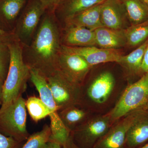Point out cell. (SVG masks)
<instances>
[{
	"instance_id": "obj_38",
	"label": "cell",
	"mask_w": 148,
	"mask_h": 148,
	"mask_svg": "<svg viewBox=\"0 0 148 148\" xmlns=\"http://www.w3.org/2000/svg\"><path fill=\"white\" fill-rule=\"evenodd\" d=\"M66 148V147H62V148Z\"/></svg>"
},
{
	"instance_id": "obj_12",
	"label": "cell",
	"mask_w": 148,
	"mask_h": 148,
	"mask_svg": "<svg viewBox=\"0 0 148 148\" xmlns=\"http://www.w3.org/2000/svg\"><path fill=\"white\" fill-rule=\"evenodd\" d=\"M66 50L81 56L91 67L103 63L115 62L123 55L120 49H109L96 46L71 47L63 46Z\"/></svg>"
},
{
	"instance_id": "obj_25",
	"label": "cell",
	"mask_w": 148,
	"mask_h": 148,
	"mask_svg": "<svg viewBox=\"0 0 148 148\" xmlns=\"http://www.w3.org/2000/svg\"><path fill=\"white\" fill-rule=\"evenodd\" d=\"M26 106L30 116L35 122L45 118L53 112L40 98L35 96L28 98L26 101Z\"/></svg>"
},
{
	"instance_id": "obj_22",
	"label": "cell",
	"mask_w": 148,
	"mask_h": 148,
	"mask_svg": "<svg viewBox=\"0 0 148 148\" xmlns=\"http://www.w3.org/2000/svg\"><path fill=\"white\" fill-rule=\"evenodd\" d=\"M49 116L50 121L49 141L56 142L62 147L69 148L71 141V132L61 121L57 111L52 112Z\"/></svg>"
},
{
	"instance_id": "obj_37",
	"label": "cell",
	"mask_w": 148,
	"mask_h": 148,
	"mask_svg": "<svg viewBox=\"0 0 148 148\" xmlns=\"http://www.w3.org/2000/svg\"><path fill=\"white\" fill-rule=\"evenodd\" d=\"M147 110L148 111V104L147 106Z\"/></svg>"
},
{
	"instance_id": "obj_31",
	"label": "cell",
	"mask_w": 148,
	"mask_h": 148,
	"mask_svg": "<svg viewBox=\"0 0 148 148\" xmlns=\"http://www.w3.org/2000/svg\"><path fill=\"white\" fill-rule=\"evenodd\" d=\"M62 146L59 143L53 141H49L43 148H61Z\"/></svg>"
},
{
	"instance_id": "obj_35",
	"label": "cell",
	"mask_w": 148,
	"mask_h": 148,
	"mask_svg": "<svg viewBox=\"0 0 148 148\" xmlns=\"http://www.w3.org/2000/svg\"><path fill=\"white\" fill-rule=\"evenodd\" d=\"M140 148H148V143Z\"/></svg>"
},
{
	"instance_id": "obj_34",
	"label": "cell",
	"mask_w": 148,
	"mask_h": 148,
	"mask_svg": "<svg viewBox=\"0 0 148 148\" xmlns=\"http://www.w3.org/2000/svg\"><path fill=\"white\" fill-rule=\"evenodd\" d=\"M69 148H81L77 146L76 145H75V144L73 143V141H71V144H70V147H69Z\"/></svg>"
},
{
	"instance_id": "obj_16",
	"label": "cell",
	"mask_w": 148,
	"mask_h": 148,
	"mask_svg": "<svg viewBox=\"0 0 148 148\" xmlns=\"http://www.w3.org/2000/svg\"><path fill=\"white\" fill-rule=\"evenodd\" d=\"M148 143V111L138 116L127 130L126 148H140Z\"/></svg>"
},
{
	"instance_id": "obj_4",
	"label": "cell",
	"mask_w": 148,
	"mask_h": 148,
	"mask_svg": "<svg viewBox=\"0 0 148 148\" xmlns=\"http://www.w3.org/2000/svg\"><path fill=\"white\" fill-rule=\"evenodd\" d=\"M26 101L21 96L0 111V132L20 143L30 136L27 130Z\"/></svg>"
},
{
	"instance_id": "obj_15",
	"label": "cell",
	"mask_w": 148,
	"mask_h": 148,
	"mask_svg": "<svg viewBox=\"0 0 148 148\" xmlns=\"http://www.w3.org/2000/svg\"><path fill=\"white\" fill-rule=\"evenodd\" d=\"M106 0H62L54 11V14L61 26L69 20L86 10Z\"/></svg>"
},
{
	"instance_id": "obj_17",
	"label": "cell",
	"mask_w": 148,
	"mask_h": 148,
	"mask_svg": "<svg viewBox=\"0 0 148 148\" xmlns=\"http://www.w3.org/2000/svg\"><path fill=\"white\" fill-rule=\"evenodd\" d=\"M96 46L105 49H120L127 46L125 30L101 27L94 30Z\"/></svg>"
},
{
	"instance_id": "obj_28",
	"label": "cell",
	"mask_w": 148,
	"mask_h": 148,
	"mask_svg": "<svg viewBox=\"0 0 148 148\" xmlns=\"http://www.w3.org/2000/svg\"><path fill=\"white\" fill-rule=\"evenodd\" d=\"M22 143L0 132V148H20Z\"/></svg>"
},
{
	"instance_id": "obj_23",
	"label": "cell",
	"mask_w": 148,
	"mask_h": 148,
	"mask_svg": "<svg viewBox=\"0 0 148 148\" xmlns=\"http://www.w3.org/2000/svg\"><path fill=\"white\" fill-rule=\"evenodd\" d=\"M124 5L131 25L148 20V6L145 0H120Z\"/></svg>"
},
{
	"instance_id": "obj_33",
	"label": "cell",
	"mask_w": 148,
	"mask_h": 148,
	"mask_svg": "<svg viewBox=\"0 0 148 148\" xmlns=\"http://www.w3.org/2000/svg\"><path fill=\"white\" fill-rule=\"evenodd\" d=\"M4 82L0 78V106H1L3 103V86Z\"/></svg>"
},
{
	"instance_id": "obj_32",
	"label": "cell",
	"mask_w": 148,
	"mask_h": 148,
	"mask_svg": "<svg viewBox=\"0 0 148 148\" xmlns=\"http://www.w3.org/2000/svg\"><path fill=\"white\" fill-rule=\"evenodd\" d=\"M12 33H8L4 32L3 30L0 29V40L6 42L7 40H8L11 34Z\"/></svg>"
},
{
	"instance_id": "obj_13",
	"label": "cell",
	"mask_w": 148,
	"mask_h": 148,
	"mask_svg": "<svg viewBox=\"0 0 148 148\" xmlns=\"http://www.w3.org/2000/svg\"><path fill=\"white\" fill-rule=\"evenodd\" d=\"M62 45L71 47L96 46L95 32L85 27L71 24L61 27Z\"/></svg>"
},
{
	"instance_id": "obj_27",
	"label": "cell",
	"mask_w": 148,
	"mask_h": 148,
	"mask_svg": "<svg viewBox=\"0 0 148 148\" xmlns=\"http://www.w3.org/2000/svg\"><path fill=\"white\" fill-rule=\"evenodd\" d=\"M10 51L7 43L0 40V78L4 82L10 64Z\"/></svg>"
},
{
	"instance_id": "obj_19",
	"label": "cell",
	"mask_w": 148,
	"mask_h": 148,
	"mask_svg": "<svg viewBox=\"0 0 148 148\" xmlns=\"http://www.w3.org/2000/svg\"><path fill=\"white\" fill-rule=\"evenodd\" d=\"M90 111L80 104L57 111L58 116L71 132L82 125L91 116Z\"/></svg>"
},
{
	"instance_id": "obj_24",
	"label": "cell",
	"mask_w": 148,
	"mask_h": 148,
	"mask_svg": "<svg viewBox=\"0 0 148 148\" xmlns=\"http://www.w3.org/2000/svg\"><path fill=\"white\" fill-rule=\"evenodd\" d=\"M127 46L131 48L138 47L148 39V20L130 26L125 30Z\"/></svg>"
},
{
	"instance_id": "obj_29",
	"label": "cell",
	"mask_w": 148,
	"mask_h": 148,
	"mask_svg": "<svg viewBox=\"0 0 148 148\" xmlns=\"http://www.w3.org/2000/svg\"><path fill=\"white\" fill-rule=\"evenodd\" d=\"M45 8L46 11L54 12L62 0H39Z\"/></svg>"
},
{
	"instance_id": "obj_3",
	"label": "cell",
	"mask_w": 148,
	"mask_h": 148,
	"mask_svg": "<svg viewBox=\"0 0 148 148\" xmlns=\"http://www.w3.org/2000/svg\"><path fill=\"white\" fill-rule=\"evenodd\" d=\"M148 104V73L127 86L118 101L107 114L113 123L135 111L147 110Z\"/></svg>"
},
{
	"instance_id": "obj_30",
	"label": "cell",
	"mask_w": 148,
	"mask_h": 148,
	"mask_svg": "<svg viewBox=\"0 0 148 148\" xmlns=\"http://www.w3.org/2000/svg\"><path fill=\"white\" fill-rule=\"evenodd\" d=\"M142 70L143 75L148 73V44L143 56Z\"/></svg>"
},
{
	"instance_id": "obj_21",
	"label": "cell",
	"mask_w": 148,
	"mask_h": 148,
	"mask_svg": "<svg viewBox=\"0 0 148 148\" xmlns=\"http://www.w3.org/2000/svg\"><path fill=\"white\" fill-rule=\"evenodd\" d=\"M30 79L39 93L40 99L51 110L58 111L46 78L36 70L30 69Z\"/></svg>"
},
{
	"instance_id": "obj_18",
	"label": "cell",
	"mask_w": 148,
	"mask_h": 148,
	"mask_svg": "<svg viewBox=\"0 0 148 148\" xmlns=\"http://www.w3.org/2000/svg\"><path fill=\"white\" fill-rule=\"evenodd\" d=\"M148 44V39L129 54L122 55L117 63L126 71L128 76L136 81L143 75L142 70L143 56Z\"/></svg>"
},
{
	"instance_id": "obj_26",
	"label": "cell",
	"mask_w": 148,
	"mask_h": 148,
	"mask_svg": "<svg viewBox=\"0 0 148 148\" xmlns=\"http://www.w3.org/2000/svg\"><path fill=\"white\" fill-rule=\"evenodd\" d=\"M51 135L50 127L45 125L40 131L30 135L20 148H43L48 142Z\"/></svg>"
},
{
	"instance_id": "obj_9",
	"label": "cell",
	"mask_w": 148,
	"mask_h": 148,
	"mask_svg": "<svg viewBox=\"0 0 148 148\" xmlns=\"http://www.w3.org/2000/svg\"><path fill=\"white\" fill-rule=\"evenodd\" d=\"M92 68L81 56L66 50L62 46L57 71L69 80L81 86Z\"/></svg>"
},
{
	"instance_id": "obj_11",
	"label": "cell",
	"mask_w": 148,
	"mask_h": 148,
	"mask_svg": "<svg viewBox=\"0 0 148 148\" xmlns=\"http://www.w3.org/2000/svg\"><path fill=\"white\" fill-rule=\"evenodd\" d=\"M101 16L104 27L125 30L131 26L124 5L120 0H106L101 5Z\"/></svg>"
},
{
	"instance_id": "obj_10",
	"label": "cell",
	"mask_w": 148,
	"mask_h": 148,
	"mask_svg": "<svg viewBox=\"0 0 148 148\" xmlns=\"http://www.w3.org/2000/svg\"><path fill=\"white\" fill-rule=\"evenodd\" d=\"M145 110L135 111L116 122L92 148H126L127 130Z\"/></svg>"
},
{
	"instance_id": "obj_14",
	"label": "cell",
	"mask_w": 148,
	"mask_h": 148,
	"mask_svg": "<svg viewBox=\"0 0 148 148\" xmlns=\"http://www.w3.org/2000/svg\"><path fill=\"white\" fill-rule=\"evenodd\" d=\"M28 0H0V29L12 33Z\"/></svg>"
},
{
	"instance_id": "obj_2",
	"label": "cell",
	"mask_w": 148,
	"mask_h": 148,
	"mask_svg": "<svg viewBox=\"0 0 148 148\" xmlns=\"http://www.w3.org/2000/svg\"><path fill=\"white\" fill-rule=\"evenodd\" d=\"M6 42L10 51V64L3 86V103L0 111L22 96L27 89L30 77V68L23 59L22 45L13 33Z\"/></svg>"
},
{
	"instance_id": "obj_8",
	"label": "cell",
	"mask_w": 148,
	"mask_h": 148,
	"mask_svg": "<svg viewBox=\"0 0 148 148\" xmlns=\"http://www.w3.org/2000/svg\"><path fill=\"white\" fill-rule=\"evenodd\" d=\"M46 79L58 111L80 104L81 86L69 80L58 71Z\"/></svg>"
},
{
	"instance_id": "obj_1",
	"label": "cell",
	"mask_w": 148,
	"mask_h": 148,
	"mask_svg": "<svg viewBox=\"0 0 148 148\" xmlns=\"http://www.w3.org/2000/svg\"><path fill=\"white\" fill-rule=\"evenodd\" d=\"M61 26L54 12L46 11L32 39L22 46L25 63L30 69L36 70L46 78L58 70V61L62 49Z\"/></svg>"
},
{
	"instance_id": "obj_39",
	"label": "cell",
	"mask_w": 148,
	"mask_h": 148,
	"mask_svg": "<svg viewBox=\"0 0 148 148\" xmlns=\"http://www.w3.org/2000/svg\"><path fill=\"white\" fill-rule=\"evenodd\" d=\"M145 1H146V0H145Z\"/></svg>"
},
{
	"instance_id": "obj_5",
	"label": "cell",
	"mask_w": 148,
	"mask_h": 148,
	"mask_svg": "<svg viewBox=\"0 0 148 148\" xmlns=\"http://www.w3.org/2000/svg\"><path fill=\"white\" fill-rule=\"evenodd\" d=\"M116 84L115 78L111 72L100 73L88 84L81 86L80 104L90 110L92 106H105L113 95Z\"/></svg>"
},
{
	"instance_id": "obj_20",
	"label": "cell",
	"mask_w": 148,
	"mask_h": 148,
	"mask_svg": "<svg viewBox=\"0 0 148 148\" xmlns=\"http://www.w3.org/2000/svg\"><path fill=\"white\" fill-rule=\"evenodd\" d=\"M102 4L94 6L80 12L67 20L61 27L65 24H71L85 27L92 31L103 27L101 16Z\"/></svg>"
},
{
	"instance_id": "obj_7",
	"label": "cell",
	"mask_w": 148,
	"mask_h": 148,
	"mask_svg": "<svg viewBox=\"0 0 148 148\" xmlns=\"http://www.w3.org/2000/svg\"><path fill=\"white\" fill-rule=\"evenodd\" d=\"M113 124L107 114L91 116L82 125L71 132V139L80 148H92Z\"/></svg>"
},
{
	"instance_id": "obj_36",
	"label": "cell",
	"mask_w": 148,
	"mask_h": 148,
	"mask_svg": "<svg viewBox=\"0 0 148 148\" xmlns=\"http://www.w3.org/2000/svg\"><path fill=\"white\" fill-rule=\"evenodd\" d=\"M145 1L146 3H147V5L148 6V0H146Z\"/></svg>"
},
{
	"instance_id": "obj_6",
	"label": "cell",
	"mask_w": 148,
	"mask_h": 148,
	"mask_svg": "<svg viewBox=\"0 0 148 148\" xmlns=\"http://www.w3.org/2000/svg\"><path fill=\"white\" fill-rule=\"evenodd\" d=\"M45 12L39 0H28L12 32L22 46L31 43Z\"/></svg>"
}]
</instances>
